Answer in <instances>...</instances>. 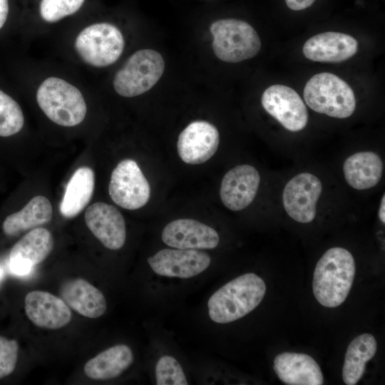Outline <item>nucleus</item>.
I'll use <instances>...</instances> for the list:
<instances>
[{
    "mask_svg": "<svg viewBox=\"0 0 385 385\" xmlns=\"http://www.w3.org/2000/svg\"><path fill=\"white\" fill-rule=\"evenodd\" d=\"M355 275L351 252L336 247L328 250L318 261L313 274L312 289L322 306L334 308L346 299Z\"/></svg>",
    "mask_w": 385,
    "mask_h": 385,
    "instance_id": "f257e3e1",
    "label": "nucleus"
},
{
    "mask_svg": "<svg viewBox=\"0 0 385 385\" xmlns=\"http://www.w3.org/2000/svg\"><path fill=\"white\" fill-rule=\"evenodd\" d=\"M266 293L264 280L255 273L240 275L217 289L207 302L210 318L218 324L237 320L254 310Z\"/></svg>",
    "mask_w": 385,
    "mask_h": 385,
    "instance_id": "f03ea898",
    "label": "nucleus"
},
{
    "mask_svg": "<svg viewBox=\"0 0 385 385\" xmlns=\"http://www.w3.org/2000/svg\"><path fill=\"white\" fill-rule=\"evenodd\" d=\"M36 98L43 113L58 125H78L86 115L87 105L82 93L61 78H45L37 88Z\"/></svg>",
    "mask_w": 385,
    "mask_h": 385,
    "instance_id": "7ed1b4c3",
    "label": "nucleus"
},
{
    "mask_svg": "<svg viewBox=\"0 0 385 385\" xmlns=\"http://www.w3.org/2000/svg\"><path fill=\"white\" fill-rule=\"evenodd\" d=\"M303 96L311 109L330 117L346 118L356 108L351 88L339 76L328 72L313 76L304 86Z\"/></svg>",
    "mask_w": 385,
    "mask_h": 385,
    "instance_id": "20e7f679",
    "label": "nucleus"
},
{
    "mask_svg": "<svg viewBox=\"0 0 385 385\" xmlns=\"http://www.w3.org/2000/svg\"><path fill=\"white\" fill-rule=\"evenodd\" d=\"M213 36L215 55L227 63H238L257 56L261 49V40L255 29L246 21L220 19L210 28Z\"/></svg>",
    "mask_w": 385,
    "mask_h": 385,
    "instance_id": "39448f33",
    "label": "nucleus"
},
{
    "mask_svg": "<svg viewBox=\"0 0 385 385\" xmlns=\"http://www.w3.org/2000/svg\"><path fill=\"white\" fill-rule=\"evenodd\" d=\"M78 57L87 65L104 68L113 64L122 55L125 40L115 25L99 22L83 28L74 40Z\"/></svg>",
    "mask_w": 385,
    "mask_h": 385,
    "instance_id": "423d86ee",
    "label": "nucleus"
},
{
    "mask_svg": "<svg viewBox=\"0 0 385 385\" xmlns=\"http://www.w3.org/2000/svg\"><path fill=\"white\" fill-rule=\"evenodd\" d=\"M164 70L165 61L160 53L150 48L138 50L115 74L113 88L123 97L140 96L158 83Z\"/></svg>",
    "mask_w": 385,
    "mask_h": 385,
    "instance_id": "0eeeda50",
    "label": "nucleus"
},
{
    "mask_svg": "<svg viewBox=\"0 0 385 385\" xmlns=\"http://www.w3.org/2000/svg\"><path fill=\"white\" fill-rule=\"evenodd\" d=\"M108 192L112 200L118 206L136 210L149 200L150 188L137 163L125 159L113 170Z\"/></svg>",
    "mask_w": 385,
    "mask_h": 385,
    "instance_id": "6e6552de",
    "label": "nucleus"
},
{
    "mask_svg": "<svg viewBox=\"0 0 385 385\" xmlns=\"http://www.w3.org/2000/svg\"><path fill=\"white\" fill-rule=\"evenodd\" d=\"M264 109L287 130L297 132L308 122L307 107L300 96L292 88L275 84L268 87L261 98Z\"/></svg>",
    "mask_w": 385,
    "mask_h": 385,
    "instance_id": "1a4fd4ad",
    "label": "nucleus"
},
{
    "mask_svg": "<svg viewBox=\"0 0 385 385\" xmlns=\"http://www.w3.org/2000/svg\"><path fill=\"white\" fill-rule=\"evenodd\" d=\"M322 186L315 175L303 173L295 175L285 185L282 201L288 215L297 222L308 223L316 215V205Z\"/></svg>",
    "mask_w": 385,
    "mask_h": 385,
    "instance_id": "9d476101",
    "label": "nucleus"
},
{
    "mask_svg": "<svg viewBox=\"0 0 385 385\" xmlns=\"http://www.w3.org/2000/svg\"><path fill=\"white\" fill-rule=\"evenodd\" d=\"M148 263L157 274L179 278L193 277L210 265V255L195 249H163L150 256Z\"/></svg>",
    "mask_w": 385,
    "mask_h": 385,
    "instance_id": "9b49d317",
    "label": "nucleus"
},
{
    "mask_svg": "<svg viewBox=\"0 0 385 385\" xmlns=\"http://www.w3.org/2000/svg\"><path fill=\"white\" fill-rule=\"evenodd\" d=\"M220 143L217 128L205 120L190 123L179 135L178 153L188 164H201L216 153Z\"/></svg>",
    "mask_w": 385,
    "mask_h": 385,
    "instance_id": "f8f14e48",
    "label": "nucleus"
},
{
    "mask_svg": "<svg viewBox=\"0 0 385 385\" xmlns=\"http://www.w3.org/2000/svg\"><path fill=\"white\" fill-rule=\"evenodd\" d=\"M84 217L88 228L106 247L117 250L124 245L125 220L116 207L98 202L88 206Z\"/></svg>",
    "mask_w": 385,
    "mask_h": 385,
    "instance_id": "ddd939ff",
    "label": "nucleus"
},
{
    "mask_svg": "<svg viewBox=\"0 0 385 385\" xmlns=\"http://www.w3.org/2000/svg\"><path fill=\"white\" fill-rule=\"evenodd\" d=\"M260 182V174L253 166L235 167L222 180L220 194L222 203L233 211L243 210L254 200Z\"/></svg>",
    "mask_w": 385,
    "mask_h": 385,
    "instance_id": "4468645a",
    "label": "nucleus"
},
{
    "mask_svg": "<svg viewBox=\"0 0 385 385\" xmlns=\"http://www.w3.org/2000/svg\"><path fill=\"white\" fill-rule=\"evenodd\" d=\"M53 247V238L50 231L43 227L31 230L11 248L9 267L19 275L29 273L34 266L43 262Z\"/></svg>",
    "mask_w": 385,
    "mask_h": 385,
    "instance_id": "2eb2a0df",
    "label": "nucleus"
},
{
    "mask_svg": "<svg viewBox=\"0 0 385 385\" xmlns=\"http://www.w3.org/2000/svg\"><path fill=\"white\" fill-rule=\"evenodd\" d=\"M25 312L36 326L58 329L71 320L70 307L60 297L48 292L34 290L29 292L24 299Z\"/></svg>",
    "mask_w": 385,
    "mask_h": 385,
    "instance_id": "dca6fc26",
    "label": "nucleus"
},
{
    "mask_svg": "<svg viewBox=\"0 0 385 385\" xmlns=\"http://www.w3.org/2000/svg\"><path fill=\"white\" fill-rule=\"evenodd\" d=\"M162 240L167 245L178 249H213L220 241L211 227L192 219H178L163 230Z\"/></svg>",
    "mask_w": 385,
    "mask_h": 385,
    "instance_id": "f3484780",
    "label": "nucleus"
},
{
    "mask_svg": "<svg viewBox=\"0 0 385 385\" xmlns=\"http://www.w3.org/2000/svg\"><path fill=\"white\" fill-rule=\"evenodd\" d=\"M358 51V41L351 36L336 31L318 34L304 44L302 52L309 60L339 63L351 58Z\"/></svg>",
    "mask_w": 385,
    "mask_h": 385,
    "instance_id": "a211bd4d",
    "label": "nucleus"
},
{
    "mask_svg": "<svg viewBox=\"0 0 385 385\" xmlns=\"http://www.w3.org/2000/svg\"><path fill=\"white\" fill-rule=\"evenodd\" d=\"M274 371L288 385H322L324 376L317 361L309 355L283 352L274 359Z\"/></svg>",
    "mask_w": 385,
    "mask_h": 385,
    "instance_id": "6ab92c4d",
    "label": "nucleus"
},
{
    "mask_svg": "<svg viewBox=\"0 0 385 385\" xmlns=\"http://www.w3.org/2000/svg\"><path fill=\"white\" fill-rule=\"evenodd\" d=\"M60 294L70 308L88 318L101 317L107 308L103 294L84 279L65 282L60 288Z\"/></svg>",
    "mask_w": 385,
    "mask_h": 385,
    "instance_id": "aec40b11",
    "label": "nucleus"
},
{
    "mask_svg": "<svg viewBox=\"0 0 385 385\" xmlns=\"http://www.w3.org/2000/svg\"><path fill=\"white\" fill-rule=\"evenodd\" d=\"M343 172L346 183L356 190L374 187L381 180L383 163L378 154L371 151L359 152L344 161Z\"/></svg>",
    "mask_w": 385,
    "mask_h": 385,
    "instance_id": "412c9836",
    "label": "nucleus"
},
{
    "mask_svg": "<svg viewBox=\"0 0 385 385\" xmlns=\"http://www.w3.org/2000/svg\"><path fill=\"white\" fill-rule=\"evenodd\" d=\"M133 361L131 349L123 344L113 346L88 360L85 374L93 380H108L120 375Z\"/></svg>",
    "mask_w": 385,
    "mask_h": 385,
    "instance_id": "4be33fe9",
    "label": "nucleus"
},
{
    "mask_svg": "<svg viewBox=\"0 0 385 385\" xmlns=\"http://www.w3.org/2000/svg\"><path fill=\"white\" fill-rule=\"evenodd\" d=\"M53 217L50 201L44 196L34 197L19 211L9 215L3 222L4 232L14 236L24 231L49 222Z\"/></svg>",
    "mask_w": 385,
    "mask_h": 385,
    "instance_id": "5701e85b",
    "label": "nucleus"
},
{
    "mask_svg": "<svg viewBox=\"0 0 385 385\" xmlns=\"http://www.w3.org/2000/svg\"><path fill=\"white\" fill-rule=\"evenodd\" d=\"M94 186L93 170L87 166L78 168L68 183L60 204L62 215L71 218L79 214L90 202Z\"/></svg>",
    "mask_w": 385,
    "mask_h": 385,
    "instance_id": "b1692460",
    "label": "nucleus"
},
{
    "mask_svg": "<svg viewBox=\"0 0 385 385\" xmlns=\"http://www.w3.org/2000/svg\"><path fill=\"white\" fill-rule=\"evenodd\" d=\"M377 344L374 337L364 333L349 344L342 368V379L346 385H355L365 371L366 364L375 355Z\"/></svg>",
    "mask_w": 385,
    "mask_h": 385,
    "instance_id": "393cba45",
    "label": "nucleus"
},
{
    "mask_svg": "<svg viewBox=\"0 0 385 385\" xmlns=\"http://www.w3.org/2000/svg\"><path fill=\"white\" fill-rule=\"evenodd\" d=\"M24 124V116L19 103L0 90V136L18 133Z\"/></svg>",
    "mask_w": 385,
    "mask_h": 385,
    "instance_id": "a878e982",
    "label": "nucleus"
},
{
    "mask_svg": "<svg viewBox=\"0 0 385 385\" xmlns=\"http://www.w3.org/2000/svg\"><path fill=\"white\" fill-rule=\"evenodd\" d=\"M84 0H41L39 13L47 23H56L77 12Z\"/></svg>",
    "mask_w": 385,
    "mask_h": 385,
    "instance_id": "bb28decb",
    "label": "nucleus"
},
{
    "mask_svg": "<svg viewBox=\"0 0 385 385\" xmlns=\"http://www.w3.org/2000/svg\"><path fill=\"white\" fill-rule=\"evenodd\" d=\"M158 385L188 384L183 369L178 360L168 355L161 356L155 366Z\"/></svg>",
    "mask_w": 385,
    "mask_h": 385,
    "instance_id": "cd10ccee",
    "label": "nucleus"
},
{
    "mask_svg": "<svg viewBox=\"0 0 385 385\" xmlns=\"http://www.w3.org/2000/svg\"><path fill=\"white\" fill-rule=\"evenodd\" d=\"M18 352L19 344L16 340L0 336V379L15 369Z\"/></svg>",
    "mask_w": 385,
    "mask_h": 385,
    "instance_id": "c85d7f7f",
    "label": "nucleus"
},
{
    "mask_svg": "<svg viewBox=\"0 0 385 385\" xmlns=\"http://www.w3.org/2000/svg\"><path fill=\"white\" fill-rule=\"evenodd\" d=\"M315 1V0H285L287 7L294 11L305 9Z\"/></svg>",
    "mask_w": 385,
    "mask_h": 385,
    "instance_id": "c756f323",
    "label": "nucleus"
},
{
    "mask_svg": "<svg viewBox=\"0 0 385 385\" xmlns=\"http://www.w3.org/2000/svg\"><path fill=\"white\" fill-rule=\"evenodd\" d=\"M9 14V1L0 0V29L4 25Z\"/></svg>",
    "mask_w": 385,
    "mask_h": 385,
    "instance_id": "7c9ffc66",
    "label": "nucleus"
},
{
    "mask_svg": "<svg viewBox=\"0 0 385 385\" xmlns=\"http://www.w3.org/2000/svg\"><path fill=\"white\" fill-rule=\"evenodd\" d=\"M385 197L383 195V197L381 199V202L379 211V215L381 221L384 223L385 222V215H384V206H385Z\"/></svg>",
    "mask_w": 385,
    "mask_h": 385,
    "instance_id": "2f4dec72",
    "label": "nucleus"
},
{
    "mask_svg": "<svg viewBox=\"0 0 385 385\" xmlns=\"http://www.w3.org/2000/svg\"><path fill=\"white\" fill-rule=\"evenodd\" d=\"M2 274H3V271H2L1 268L0 267V279L2 277Z\"/></svg>",
    "mask_w": 385,
    "mask_h": 385,
    "instance_id": "473e14b6",
    "label": "nucleus"
}]
</instances>
